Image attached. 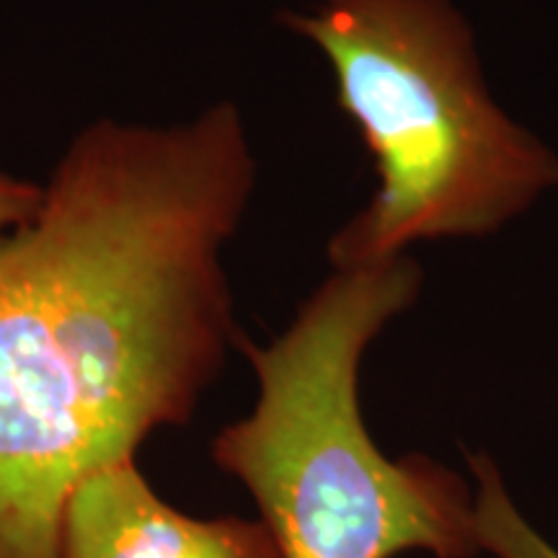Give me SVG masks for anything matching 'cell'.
<instances>
[{"mask_svg":"<svg viewBox=\"0 0 558 558\" xmlns=\"http://www.w3.org/2000/svg\"><path fill=\"white\" fill-rule=\"evenodd\" d=\"M254 181L230 101L104 117L0 233V558H58L70 488L190 422L235 339L222 248Z\"/></svg>","mask_w":558,"mask_h":558,"instance_id":"cell-1","label":"cell"},{"mask_svg":"<svg viewBox=\"0 0 558 558\" xmlns=\"http://www.w3.org/2000/svg\"><path fill=\"white\" fill-rule=\"evenodd\" d=\"M422 271L407 254L333 269L267 347L243 341L259 399L213 439V460L254 497L282 558L478 554L476 494L424 456L390 460L365 427L360 367Z\"/></svg>","mask_w":558,"mask_h":558,"instance_id":"cell-2","label":"cell"},{"mask_svg":"<svg viewBox=\"0 0 558 558\" xmlns=\"http://www.w3.org/2000/svg\"><path fill=\"white\" fill-rule=\"evenodd\" d=\"M282 21L329 60L378 177L329 243L333 269L488 235L558 184V156L494 104L450 0H320Z\"/></svg>","mask_w":558,"mask_h":558,"instance_id":"cell-3","label":"cell"},{"mask_svg":"<svg viewBox=\"0 0 558 558\" xmlns=\"http://www.w3.org/2000/svg\"><path fill=\"white\" fill-rule=\"evenodd\" d=\"M58 558H282L262 520H199L158 497L135 458L90 471L60 514Z\"/></svg>","mask_w":558,"mask_h":558,"instance_id":"cell-4","label":"cell"},{"mask_svg":"<svg viewBox=\"0 0 558 558\" xmlns=\"http://www.w3.org/2000/svg\"><path fill=\"white\" fill-rule=\"evenodd\" d=\"M481 543L484 550H492L499 558H558L507 499L488 507L481 522Z\"/></svg>","mask_w":558,"mask_h":558,"instance_id":"cell-5","label":"cell"},{"mask_svg":"<svg viewBox=\"0 0 558 558\" xmlns=\"http://www.w3.org/2000/svg\"><path fill=\"white\" fill-rule=\"evenodd\" d=\"M41 199V181H32L0 166V233L24 226Z\"/></svg>","mask_w":558,"mask_h":558,"instance_id":"cell-6","label":"cell"}]
</instances>
